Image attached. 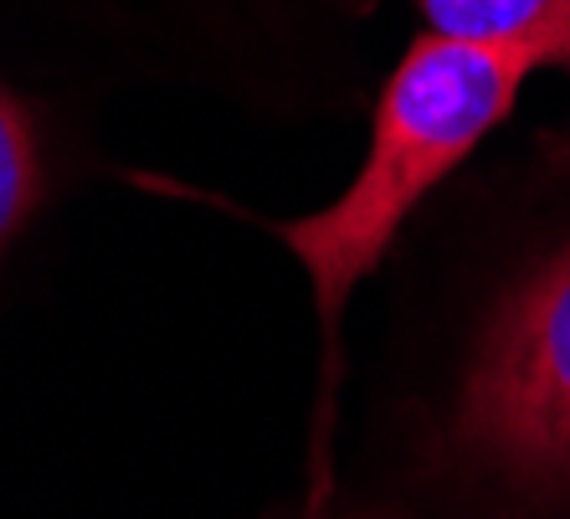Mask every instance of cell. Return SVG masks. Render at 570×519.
<instances>
[{
  "mask_svg": "<svg viewBox=\"0 0 570 519\" xmlns=\"http://www.w3.org/2000/svg\"><path fill=\"white\" fill-rule=\"evenodd\" d=\"M550 67L534 47L514 41H458L426 31L385 82L375 104V134L350 190L324 212L283 227L308 283L324 334L334 340L345 298L385 257L401 222L422 206L438 180H448L463 155L514 108L519 82Z\"/></svg>",
  "mask_w": 570,
  "mask_h": 519,
  "instance_id": "cell-1",
  "label": "cell"
},
{
  "mask_svg": "<svg viewBox=\"0 0 570 519\" xmlns=\"http://www.w3.org/2000/svg\"><path fill=\"white\" fill-rule=\"evenodd\" d=\"M458 448L514 483L570 489V247L483 330L458 396Z\"/></svg>",
  "mask_w": 570,
  "mask_h": 519,
  "instance_id": "cell-2",
  "label": "cell"
},
{
  "mask_svg": "<svg viewBox=\"0 0 570 519\" xmlns=\"http://www.w3.org/2000/svg\"><path fill=\"white\" fill-rule=\"evenodd\" d=\"M438 37L514 41L570 67V0H416Z\"/></svg>",
  "mask_w": 570,
  "mask_h": 519,
  "instance_id": "cell-3",
  "label": "cell"
},
{
  "mask_svg": "<svg viewBox=\"0 0 570 519\" xmlns=\"http://www.w3.org/2000/svg\"><path fill=\"white\" fill-rule=\"evenodd\" d=\"M37 190H41V165H37V145H31V124L11 104V94H0V242L27 222Z\"/></svg>",
  "mask_w": 570,
  "mask_h": 519,
  "instance_id": "cell-4",
  "label": "cell"
}]
</instances>
